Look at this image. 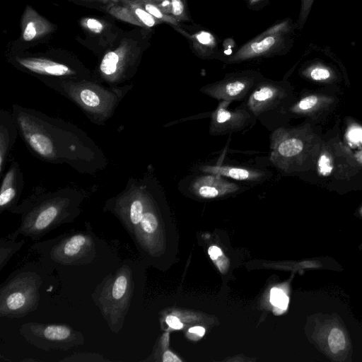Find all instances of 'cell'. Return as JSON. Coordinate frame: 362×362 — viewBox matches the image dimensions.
Returning <instances> with one entry per match:
<instances>
[{
	"instance_id": "obj_1",
	"label": "cell",
	"mask_w": 362,
	"mask_h": 362,
	"mask_svg": "<svg viewBox=\"0 0 362 362\" xmlns=\"http://www.w3.org/2000/svg\"><path fill=\"white\" fill-rule=\"evenodd\" d=\"M30 249L39 263L57 271L60 277L85 278L86 283L95 286L121 262L116 249L88 226L35 243Z\"/></svg>"
},
{
	"instance_id": "obj_2",
	"label": "cell",
	"mask_w": 362,
	"mask_h": 362,
	"mask_svg": "<svg viewBox=\"0 0 362 362\" xmlns=\"http://www.w3.org/2000/svg\"><path fill=\"white\" fill-rule=\"evenodd\" d=\"M138 264L132 259L121 261L90 292L110 330L118 334L133 311L139 294Z\"/></svg>"
},
{
	"instance_id": "obj_3",
	"label": "cell",
	"mask_w": 362,
	"mask_h": 362,
	"mask_svg": "<svg viewBox=\"0 0 362 362\" xmlns=\"http://www.w3.org/2000/svg\"><path fill=\"white\" fill-rule=\"evenodd\" d=\"M53 270L28 263L11 273L0 287V317L22 318L35 311Z\"/></svg>"
},
{
	"instance_id": "obj_4",
	"label": "cell",
	"mask_w": 362,
	"mask_h": 362,
	"mask_svg": "<svg viewBox=\"0 0 362 362\" xmlns=\"http://www.w3.org/2000/svg\"><path fill=\"white\" fill-rule=\"evenodd\" d=\"M296 23L291 18L276 22L252 38L223 60L226 64H238L260 58L283 55L293 46V34Z\"/></svg>"
},
{
	"instance_id": "obj_5",
	"label": "cell",
	"mask_w": 362,
	"mask_h": 362,
	"mask_svg": "<svg viewBox=\"0 0 362 362\" xmlns=\"http://www.w3.org/2000/svg\"><path fill=\"white\" fill-rule=\"evenodd\" d=\"M22 212L21 223L13 232L18 236L38 240L60 226L74 221L79 209L70 202L53 200Z\"/></svg>"
},
{
	"instance_id": "obj_6",
	"label": "cell",
	"mask_w": 362,
	"mask_h": 362,
	"mask_svg": "<svg viewBox=\"0 0 362 362\" xmlns=\"http://www.w3.org/2000/svg\"><path fill=\"white\" fill-rule=\"evenodd\" d=\"M151 29L136 27L129 32H122L115 42L107 48L100 64V71L106 77H115L135 66L150 45Z\"/></svg>"
},
{
	"instance_id": "obj_7",
	"label": "cell",
	"mask_w": 362,
	"mask_h": 362,
	"mask_svg": "<svg viewBox=\"0 0 362 362\" xmlns=\"http://www.w3.org/2000/svg\"><path fill=\"white\" fill-rule=\"evenodd\" d=\"M19 333L30 344L45 351H66L85 343L82 332L65 324L29 322L20 326Z\"/></svg>"
},
{
	"instance_id": "obj_8",
	"label": "cell",
	"mask_w": 362,
	"mask_h": 362,
	"mask_svg": "<svg viewBox=\"0 0 362 362\" xmlns=\"http://www.w3.org/2000/svg\"><path fill=\"white\" fill-rule=\"evenodd\" d=\"M265 77L255 70H244L226 74L223 78L200 88L204 94L217 100L240 101Z\"/></svg>"
},
{
	"instance_id": "obj_9",
	"label": "cell",
	"mask_w": 362,
	"mask_h": 362,
	"mask_svg": "<svg viewBox=\"0 0 362 362\" xmlns=\"http://www.w3.org/2000/svg\"><path fill=\"white\" fill-rule=\"evenodd\" d=\"M231 103L221 100L211 116L209 133L222 136L239 132L252 125L256 119L244 104L235 109H228Z\"/></svg>"
},
{
	"instance_id": "obj_10",
	"label": "cell",
	"mask_w": 362,
	"mask_h": 362,
	"mask_svg": "<svg viewBox=\"0 0 362 362\" xmlns=\"http://www.w3.org/2000/svg\"><path fill=\"white\" fill-rule=\"evenodd\" d=\"M78 24L85 35V39L78 40L96 52H105L122 32L111 18L84 16Z\"/></svg>"
},
{
	"instance_id": "obj_11",
	"label": "cell",
	"mask_w": 362,
	"mask_h": 362,
	"mask_svg": "<svg viewBox=\"0 0 362 362\" xmlns=\"http://www.w3.org/2000/svg\"><path fill=\"white\" fill-rule=\"evenodd\" d=\"M286 97V90L279 81L264 78L245 99V107L256 119L271 112Z\"/></svg>"
},
{
	"instance_id": "obj_12",
	"label": "cell",
	"mask_w": 362,
	"mask_h": 362,
	"mask_svg": "<svg viewBox=\"0 0 362 362\" xmlns=\"http://www.w3.org/2000/svg\"><path fill=\"white\" fill-rule=\"evenodd\" d=\"M172 28L188 42L191 50L202 59H212L220 56L218 37L198 25H188L180 23Z\"/></svg>"
},
{
	"instance_id": "obj_13",
	"label": "cell",
	"mask_w": 362,
	"mask_h": 362,
	"mask_svg": "<svg viewBox=\"0 0 362 362\" xmlns=\"http://www.w3.org/2000/svg\"><path fill=\"white\" fill-rule=\"evenodd\" d=\"M21 33L18 40L16 41L18 51L24 47L34 45L47 37L51 35L57 26L46 18L39 14L33 7L26 6L21 20Z\"/></svg>"
},
{
	"instance_id": "obj_14",
	"label": "cell",
	"mask_w": 362,
	"mask_h": 362,
	"mask_svg": "<svg viewBox=\"0 0 362 362\" xmlns=\"http://www.w3.org/2000/svg\"><path fill=\"white\" fill-rule=\"evenodd\" d=\"M189 187L200 197L214 199L235 193L245 186L230 182L218 175L205 174L193 179Z\"/></svg>"
},
{
	"instance_id": "obj_15",
	"label": "cell",
	"mask_w": 362,
	"mask_h": 362,
	"mask_svg": "<svg viewBox=\"0 0 362 362\" xmlns=\"http://www.w3.org/2000/svg\"><path fill=\"white\" fill-rule=\"evenodd\" d=\"M204 174H215L224 177L249 183L263 182L267 174L259 169L248 167L233 166L228 165H204L199 167Z\"/></svg>"
},
{
	"instance_id": "obj_16",
	"label": "cell",
	"mask_w": 362,
	"mask_h": 362,
	"mask_svg": "<svg viewBox=\"0 0 362 362\" xmlns=\"http://www.w3.org/2000/svg\"><path fill=\"white\" fill-rule=\"evenodd\" d=\"M16 60L24 68L40 74L64 76L74 73L67 65L49 58L20 56L17 54Z\"/></svg>"
},
{
	"instance_id": "obj_17",
	"label": "cell",
	"mask_w": 362,
	"mask_h": 362,
	"mask_svg": "<svg viewBox=\"0 0 362 362\" xmlns=\"http://www.w3.org/2000/svg\"><path fill=\"white\" fill-rule=\"evenodd\" d=\"M18 236L11 233L0 239V272L10 261L11 257L19 251L25 244V240H17Z\"/></svg>"
},
{
	"instance_id": "obj_18",
	"label": "cell",
	"mask_w": 362,
	"mask_h": 362,
	"mask_svg": "<svg viewBox=\"0 0 362 362\" xmlns=\"http://www.w3.org/2000/svg\"><path fill=\"white\" fill-rule=\"evenodd\" d=\"M112 17L117 18L124 22L132 24L136 27L146 28L134 14L131 8L126 4L120 2L111 5L107 12Z\"/></svg>"
},
{
	"instance_id": "obj_19",
	"label": "cell",
	"mask_w": 362,
	"mask_h": 362,
	"mask_svg": "<svg viewBox=\"0 0 362 362\" xmlns=\"http://www.w3.org/2000/svg\"><path fill=\"white\" fill-rule=\"evenodd\" d=\"M122 3L128 6L136 17L148 29L161 24L162 23L149 13L140 4L128 0H120Z\"/></svg>"
},
{
	"instance_id": "obj_20",
	"label": "cell",
	"mask_w": 362,
	"mask_h": 362,
	"mask_svg": "<svg viewBox=\"0 0 362 362\" xmlns=\"http://www.w3.org/2000/svg\"><path fill=\"white\" fill-rule=\"evenodd\" d=\"M136 2L140 4L149 13L162 23L169 24L171 27L177 25L180 23L171 15L165 13L155 4L146 0H139Z\"/></svg>"
},
{
	"instance_id": "obj_21",
	"label": "cell",
	"mask_w": 362,
	"mask_h": 362,
	"mask_svg": "<svg viewBox=\"0 0 362 362\" xmlns=\"http://www.w3.org/2000/svg\"><path fill=\"white\" fill-rule=\"evenodd\" d=\"M170 15L179 23H189L192 20L187 8V0H170Z\"/></svg>"
},
{
	"instance_id": "obj_22",
	"label": "cell",
	"mask_w": 362,
	"mask_h": 362,
	"mask_svg": "<svg viewBox=\"0 0 362 362\" xmlns=\"http://www.w3.org/2000/svg\"><path fill=\"white\" fill-rule=\"evenodd\" d=\"M29 142L33 148L43 156H49L52 152V146L49 139L39 134L32 135Z\"/></svg>"
},
{
	"instance_id": "obj_23",
	"label": "cell",
	"mask_w": 362,
	"mask_h": 362,
	"mask_svg": "<svg viewBox=\"0 0 362 362\" xmlns=\"http://www.w3.org/2000/svg\"><path fill=\"white\" fill-rule=\"evenodd\" d=\"M75 4L88 8H95L103 12H107L108 8L114 4L120 3V0H66Z\"/></svg>"
},
{
	"instance_id": "obj_24",
	"label": "cell",
	"mask_w": 362,
	"mask_h": 362,
	"mask_svg": "<svg viewBox=\"0 0 362 362\" xmlns=\"http://www.w3.org/2000/svg\"><path fill=\"white\" fill-rule=\"evenodd\" d=\"M63 362H106L110 360L104 358L103 355L95 353H78L71 355L68 357L60 360Z\"/></svg>"
},
{
	"instance_id": "obj_25",
	"label": "cell",
	"mask_w": 362,
	"mask_h": 362,
	"mask_svg": "<svg viewBox=\"0 0 362 362\" xmlns=\"http://www.w3.org/2000/svg\"><path fill=\"white\" fill-rule=\"evenodd\" d=\"M328 344L330 350L333 353L344 349L346 345V340L344 333L339 328H333L328 337Z\"/></svg>"
},
{
	"instance_id": "obj_26",
	"label": "cell",
	"mask_w": 362,
	"mask_h": 362,
	"mask_svg": "<svg viewBox=\"0 0 362 362\" xmlns=\"http://www.w3.org/2000/svg\"><path fill=\"white\" fill-rule=\"evenodd\" d=\"M306 74L313 80L322 81L329 79L331 77L330 71L321 65H315L308 68L305 71Z\"/></svg>"
},
{
	"instance_id": "obj_27",
	"label": "cell",
	"mask_w": 362,
	"mask_h": 362,
	"mask_svg": "<svg viewBox=\"0 0 362 362\" xmlns=\"http://www.w3.org/2000/svg\"><path fill=\"white\" fill-rule=\"evenodd\" d=\"M319 99L315 95H309L303 98L291 109L293 112H303L313 109L317 103Z\"/></svg>"
},
{
	"instance_id": "obj_28",
	"label": "cell",
	"mask_w": 362,
	"mask_h": 362,
	"mask_svg": "<svg viewBox=\"0 0 362 362\" xmlns=\"http://www.w3.org/2000/svg\"><path fill=\"white\" fill-rule=\"evenodd\" d=\"M314 1L315 0H300L299 15L296 22L297 29H303L308 18Z\"/></svg>"
},
{
	"instance_id": "obj_29",
	"label": "cell",
	"mask_w": 362,
	"mask_h": 362,
	"mask_svg": "<svg viewBox=\"0 0 362 362\" xmlns=\"http://www.w3.org/2000/svg\"><path fill=\"white\" fill-rule=\"evenodd\" d=\"M270 302L273 305L285 310L288 303V298L282 290L272 288L270 291Z\"/></svg>"
},
{
	"instance_id": "obj_30",
	"label": "cell",
	"mask_w": 362,
	"mask_h": 362,
	"mask_svg": "<svg viewBox=\"0 0 362 362\" xmlns=\"http://www.w3.org/2000/svg\"><path fill=\"white\" fill-rule=\"evenodd\" d=\"M80 98L88 107H96L100 103L98 95L89 89H83L80 93Z\"/></svg>"
},
{
	"instance_id": "obj_31",
	"label": "cell",
	"mask_w": 362,
	"mask_h": 362,
	"mask_svg": "<svg viewBox=\"0 0 362 362\" xmlns=\"http://www.w3.org/2000/svg\"><path fill=\"white\" fill-rule=\"evenodd\" d=\"M317 167L318 171L321 175L324 176L329 175L333 169L330 156L327 153L322 154L318 159Z\"/></svg>"
},
{
	"instance_id": "obj_32",
	"label": "cell",
	"mask_w": 362,
	"mask_h": 362,
	"mask_svg": "<svg viewBox=\"0 0 362 362\" xmlns=\"http://www.w3.org/2000/svg\"><path fill=\"white\" fill-rule=\"evenodd\" d=\"M16 197V191L12 187L3 189L0 194L1 211L6 210Z\"/></svg>"
},
{
	"instance_id": "obj_33",
	"label": "cell",
	"mask_w": 362,
	"mask_h": 362,
	"mask_svg": "<svg viewBox=\"0 0 362 362\" xmlns=\"http://www.w3.org/2000/svg\"><path fill=\"white\" fill-rule=\"evenodd\" d=\"M348 139L354 143L362 144V127L353 125L347 131Z\"/></svg>"
},
{
	"instance_id": "obj_34",
	"label": "cell",
	"mask_w": 362,
	"mask_h": 362,
	"mask_svg": "<svg viewBox=\"0 0 362 362\" xmlns=\"http://www.w3.org/2000/svg\"><path fill=\"white\" fill-rule=\"evenodd\" d=\"M245 2L250 9L257 11L267 6L269 0H245Z\"/></svg>"
},
{
	"instance_id": "obj_35",
	"label": "cell",
	"mask_w": 362,
	"mask_h": 362,
	"mask_svg": "<svg viewBox=\"0 0 362 362\" xmlns=\"http://www.w3.org/2000/svg\"><path fill=\"white\" fill-rule=\"evenodd\" d=\"M165 322L170 327L175 329H180L183 327L180 320L174 315L167 316L165 318Z\"/></svg>"
},
{
	"instance_id": "obj_36",
	"label": "cell",
	"mask_w": 362,
	"mask_h": 362,
	"mask_svg": "<svg viewBox=\"0 0 362 362\" xmlns=\"http://www.w3.org/2000/svg\"><path fill=\"white\" fill-rule=\"evenodd\" d=\"M163 362H181L182 361L173 352L165 351L163 355Z\"/></svg>"
},
{
	"instance_id": "obj_37",
	"label": "cell",
	"mask_w": 362,
	"mask_h": 362,
	"mask_svg": "<svg viewBox=\"0 0 362 362\" xmlns=\"http://www.w3.org/2000/svg\"><path fill=\"white\" fill-rule=\"evenodd\" d=\"M208 252L210 258L212 260H216L220 256L222 255V251L217 246H211Z\"/></svg>"
},
{
	"instance_id": "obj_38",
	"label": "cell",
	"mask_w": 362,
	"mask_h": 362,
	"mask_svg": "<svg viewBox=\"0 0 362 362\" xmlns=\"http://www.w3.org/2000/svg\"><path fill=\"white\" fill-rule=\"evenodd\" d=\"M189 332L196 334L199 337H202V336H204V334L205 333V329L202 327L197 326V327H191L189 329Z\"/></svg>"
},
{
	"instance_id": "obj_39",
	"label": "cell",
	"mask_w": 362,
	"mask_h": 362,
	"mask_svg": "<svg viewBox=\"0 0 362 362\" xmlns=\"http://www.w3.org/2000/svg\"><path fill=\"white\" fill-rule=\"evenodd\" d=\"M357 157L358 159L362 162V151H360L357 153Z\"/></svg>"
},
{
	"instance_id": "obj_40",
	"label": "cell",
	"mask_w": 362,
	"mask_h": 362,
	"mask_svg": "<svg viewBox=\"0 0 362 362\" xmlns=\"http://www.w3.org/2000/svg\"><path fill=\"white\" fill-rule=\"evenodd\" d=\"M128 1H139V0H128Z\"/></svg>"
}]
</instances>
